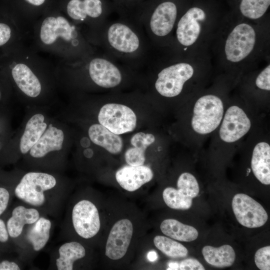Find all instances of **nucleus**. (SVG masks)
<instances>
[{
  "label": "nucleus",
  "instance_id": "f257e3e1",
  "mask_svg": "<svg viewBox=\"0 0 270 270\" xmlns=\"http://www.w3.org/2000/svg\"><path fill=\"white\" fill-rule=\"evenodd\" d=\"M104 52L130 68L148 63L151 44L142 27L130 17L108 20L93 34Z\"/></svg>",
  "mask_w": 270,
  "mask_h": 270
},
{
  "label": "nucleus",
  "instance_id": "f03ea898",
  "mask_svg": "<svg viewBox=\"0 0 270 270\" xmlns=\"http://www.w3.org/2000/svg\"><path fill=\"white\" fill-rule=\"evenodd\" d=\"M176 2L172 0H147L128 17L142 27L151 44H160L174 30L178 16Z\"/></svg>",
  "mask_w": 270,
  "mask_h": 270
},
{
  "label": "nucleus",
  "instance_id": "7ed1b4c3",
  "mask_svg": "<svg viewBox=\"0 0 270 270\" xmlns=\"http://www.w3.org/2000/svg\"><path fill=\"white\" fill-rule=\"evenodd\" d=\"M40 36L46 45L52 44L61 38L70 44L80 61L94 54L91 46L76 27L61 15L45 18L41 25Z\"/></svg>",
  "mask_w": 270,
  "mask_h": 270
},
{
  "label": "nucleus",
  "instance_id": "20e7f679",
  "mask_svg": "<svg viewBox=\"0 0 270 270\" xmlns=\"http://www.w3.org/2000/svg\"><path fill=\"white\" fill-rule=\"evenodd\" d=\"M90 80L97 86L104 89L118 87L124 80L125 73L130 67L110 56L102 54L90 55L82 60Z\"/></svg>",
  "mask_w": 270,
  "mask_h": 270
},
{
  "label": "nucleus",
  "instance_id": "39448f33",
  "mask_svg": "<svg viewBox=\"0 0 270 270\" xmlns=\"http://www.w3.org/2000/svg\"><path fill=\"white\" fill-rule=\"evenodd\" d=\"M63 8L76 24H87L92 35L114 12L110 0H63Z\"/></svg>",
  "mask_w": 270,
  "mask_h": 270
},
{
  "label": "nucleus",
  "instance_id": "423d86ee",
  "mask_svg": "<svg viewBox=\"0 0 270 270\" xmlns=\"http://www.w3.org/2000/svg\"><path fill=\"white\" fill-rule=\"evenodd\" d=\"M57 185V180L53 175L30 172L22 178L14 189V194L25 204L38 209L46 204Z\"/></svg>",
  "mask_w": 270,
  "mask_h": 270
},
{
  "label": "nucleus",
  "instance_id": "0eeeda50",
  "mask_svg": "<svg viewBox=\"0 0 270 270\" xmlns=\"http://www.w3.org/2000/svg\"><path fill=\"white\" fill-rule=\"evenodd\" d=\"M224 112V102L219 96L212 94L200 96L193 106L192 130L199 136L210 134L219 127Z\"/></svg>",
  "mask_w": 270,
  "mask_h": 270
},
{
  "label": "nucleus",
  "instance_id": "6e6552de",
  "mask_svg": "<svg viewBox=\"0 0 270 270\" xmlns=\"http://www.w3.org/2000/svg\"><path fill=\"white\" fill-rule=\"evenodd\" d=\"M194 70L187 62H177L160 69L154 81L156 91L161 96L172 98L180 95L185 83L194 75Z\"/></svg>",
  "mask_w": 270,
  "mask_h": 270
},
{
  "label": "nucleus",
  "instance_id": "1a4fd4ad",
  "mask_svg": "<svg viewBox=\"0 0 270 270\" xmlns=\"http://www.w3.org/2000/svg\"><path fill=\"white\" fill-rule=\"evenodd\" d=\"M100 124L117 134L133 131L136 126V116L128 106L117 103H108L98 114Z\"/></svg>",
  "mask_w": 270,
  "mask_h": 270
},
{
  "label": "nucleus",
  "instance_id": "9d476101",
  "mask_svg": "<svg viewBox=\"0 0 270 270\" xmlns=\"http://www.w3.org/2000/svg\"><path fill=\"white\" fill-rule=\"evenodd\" d=\"M252 124L245 110L238 106L232 105L224 112L219 126L220 140L226 144L235 143L248 132Z\"/></svg>",
  "mask_w": 270,
  "mask_h": 270
},
{
  "label": "nucleus",
  "instance_id": "9b49d317",
  "mask_svg": "<svg viewBox=\"0 0 270 270\" xmlns=\"http://www.w3.org/2000/svg\"><path fill=\"white\" fill-rule=\"evenodd\" d=\"M71 221L76 234L85 240L94 237L100 230L98 210L96 206L88 200H79L74 206Z\"/></svg>",
  "mask_w": 270,
  "mask_h": 270
},
{
  "label": "nucleus",
  "instance_id": "f8f14e48",
  "mask_svg": "<svg viewBox=\"0 0 270 270\" xmlns=\"http://www.w3.org/2000/svg\"><path fill=\"white\" fill-rule=\"evenodd\" d=\"M177 188L169 186L164 190L162 198L164 202L172 209H189L192 206V199L200 192L196 178L190 172L182 173L178 179Z\"/></svg>",
  "mask_w": 270,
  "mask_h": 270
},
{
  "label": "nucleus",
  "instance_id": "ddd939ff",
  "mask_svg": "<svg viewBox=\"0 0 270 270\" xmlns=\"http://www.w3.org/2000/svg\"><path fill=\"white\" fill-rule=\"evenodd\" d=\"M256 34L250 24L242 23L236 26L230 33L226 42L224 52L226 59L238 62L248 56L253 50Z\"/></svg>",
  "mask_w": 270,
  "mask_h": 270
},
{
  "label": "nucleus",
  "instance_id": "4468645a",
  "mask_svg": "<svg viewBox=\"0 0 270 270\" xmlns=\"http://www.w3.org/2000/svg\"><path fill=\"white\" fill-rule=\"evenodd\" d=\"M232 206L236 220L244 226L257 228L264 226L268 220V215L264 207L246 194H236Z\"/></svg>",
  "mask_w": 270,
  "mask_h": 270
},
{
  "label": "nucleus",
  "instance_id": "2eb2a0df",
  "mask_svg": "<svg viewBox=\"0 0 270 270\" xmlns=\"http://www.w3.org/2000/svg\"><path fill=\"white\" fill-rule=\"evenodd\" d=\"M133 225L127 218L117 221L112 228L106 245V256L112 260H118L126 254L130 244Z\"/></svg>",
  "mask_w": 270,
  "mask_h": 270
},
{
  "label": "nucleus",
  "instance_id": "dca6fc26",
  "mask_svg": "<svg viewBox=\"0 0 270 270\" xmlns=\"http://www.w3.org/2000/svg\"><path fill=\"white\" fill-rule=\"evenodd\" d=\"M206 14L201 8H190L177 22L176 40L182 46H188L197 40L201 30L200 22L206 18Z\"/></svg>",
  "mask_w": 270,
  "mask_h": 270
},
{
  "label": "nucleus",
  "instance_id": "f3484780",
  "mask_svg": "<svg viewBox=\"0 0 270 270\" xmlns=\"http://www.w3.org/2000/svg\"><path fill=\"white\" fill-rule=\"evenodd\" d=\"M116 179L120 186L128 192H134L150 182L154 176L152 170L148 166H124L116 173Z\"/></svg>",
  "mask_w": 270,
  "mask_h": 270
},
{
  "label": "nucleus",
  "instance_id": "a211bd4d",
  "mask_svg": "<svg viewBox=\"0 0 270 270\" xmlns=\"http://www.w3.org/2000/svg\"><path fill=\"white\" fill-rule=\"evenodd\" d=\"M64 135L62 130L50 125L29 153L34 158H41L48 153L62 149Z\"/></svg>",
  "mask_w": 270,
  "mask_h": 270
},
{
  "label": "nucleus",
  "instance_id": "6ab92c4d",
  "mask_svg": "<svg viewBox=\"0 0 270 270\" xmlns=\"http://www.w3.org/2000/svg\"><path fill=\"white\" fill-rule=\"evenodd\" d=\"M250 166L256 178L262 184H270V145L260 141L253 148Z\"/></svg>",
  "mask_w": 270,
  "mask_h": 270
},
{
  "label": "nucleus",
  "instance_id": "aec40b11",
  "mask_svg": "<svg viewBox=\"0 0 270 270\" xmlns=\"http://www.w3.org/2000/svg\"><path fill=\"white\" fill-rule=\"evenodd\" d=\"M40 216V212L36 208L23 205L14 208L6 223L10 237L14 238L19 237L26 226L34 224Z\"/></svg>",
  "mask_w": 270,
  "mask_h": 270
},
{
  "label": "nucleus",
  "instance_id": "412c9836",
  "mask_svg": "<svg viewBox=\"0 0 270 270\" xmlns=\"http://www.w3.org/2000/svg\"><path fill=\"white\" fill-rule=\"evenodd\" d=\"M12 74L19 89L26 96L35 98L40 94V82L27 65L23 63L16 64L12 70Z\"/></svg>",
  "mask_w": 270,
  "mask_h": 270
},
{
  "label": "nucleus",
  "instance_id": "4be33fe9",
  "mask_svg": "<svg viewBox=\"0 0 270 270\" xmlns=\"http://www.w3.org/2000/svg\"><path fill=\"white\" fill-rule=\"evenodd\" d=\"M52 224L50 220L44 216L24 228L26 242L34 252L42 250L48 242L50 235Z\"/></svg>",
  "mask_w": 270,
  "mask_h": 270
},
{
  "label": "nucleus",
  "instance_id": "5701e85b",
  "mask_svg": "<svg viewBox=\"0 0 270 270\" xmlns=\"http://www.w3.org/2000/svg\"><path fill=\"white\" fill-rule=\"evenodd\" d=\"M88 134L90 139L94 144L105 148L110 154H118L122 150V138L100 124H96L90 126Z\"/></svg>",
  "mask_w": 270,
  "mask_h": 270
},
{
  "label": "nucleus",
  "instance_id": "b1692460",
  "mask_svg": "<svg viewBox=\"0 0 270 270\" xmlns=\"http://www.w3.org/2000/svg\"><path fill=\"white\" fill-rule=\"evenodd\" d=\"M44 116L37 113L28 120L20 142V150L24 154L38 141L48 128Z\"/></svg>",
  "mask_w": 270,
  "mask_h": 270
},
{
  "label": "nucleus",
  "instance_id": "393cba45",
  "mask_svg": "<svg viewBox=\"0 0 270 270\" xmlns=\"http://www.w3.org/2000/svg\"><path fill=\"white\" fill-rule=\"evenodd\" d=\"M86 250L80 242L76 241L66 242L58 250V256L54 260V266L58 270H72L76 262L85 257Z\"/></svg>",
  "mask_w": 270,
  "mask_h": 270
},
{
  "label": "nucleus",
  "instance_id": "a878e982",
  "mask_svg": "<svg viewBox=\"0 0 270 270\" xmlns=\"http://www.w3.org/2000/svg\"><path fill=\"white\" fill-rule=\"evenodd\" d=\"M155 137L152 134L138 132L130 138L132 147L128 148L124 154L126 162L128 165H143L145 160V152L148 146L155 141Z\"/></svg>",
  "mask_w": 270,
  "mask_h": 270
},
{
  "label": "nucleus",
  "instance_id": "bb28decb",
  "mask_svg": "<svg viewBox=\"0 0 270 270\" xmlns=\"http://www.w3.org/2000/svg\"><path fill=\"white\" fill-rule=\"evenodd\" d=\"M202 252L205 260L209 264L218 268L232 266L236 259L235 252L228 244L218 248L206 246L202 248Z\"/></svg>",
  "mask_w": 270,
  "mask_h": 270
},
{
  "label": "nucleus",
  "instance_id": "cd10ccee",
  "mask_svg": "<svg viewBox=\"0 0 270 270\" xmlns=\"http://www.w3.org/2000/svg\"><path fill=\"white\" fill-rule=\"evenodd\" d=\"M160 229L164 235L182 242L194 241L198 236L195 228L174 219L164 220L160 225Z\"/></svg>",
  "mask_w": 270,
  "mask_h": 270
},
{
  "label": "nucleus",
  "instance_id": "c85d7f7f",
  "mask_svg": "<svg viewBox=\"0 0 270 270\" xmlns=\"http://www.w3.org/2000/svg\"><path fill=\"white\" fill-rule=\"evenodd\" d=\"M154 243L158 250L170 258H184L188 254V250L184 245L168 237L156 236Z\"/></svg>",
  "mask_w": 270,
  "mask_h": 270
},
{
  "label": "nucleus",
  "instance_id": "c756f323",
  "mask_svg": "<svg viewBox=\"0 0 270 270\" xmlns=\"http://www.w3.org/2000/svg\"><path fill=\"white\" fill-rule=\"evenodd\" d=\"M270 4V0H242L240 8L244 16L250 19L261 18Z\"/></svg>",
  "mask_w": 270,
  "mask_h": 270
},
{
  "label": "nucleus",
  "instance_id": "7c9ffc66",
  "mask_svg": "<svg viewBox=\"0 0 270 270\" xmlns=\"http://www.w3.org/2000/svg\"><path fill=\"white\" fill-rule=\"evenodd\" d=\"M120 16H128L139 5L147 0H110Z\"/></svg>",
  "mask_w": 270,
  "mask_h": 270
},
{
  "label": "nucleus",
  "instance_id": "2f4dec72",
  "mask_svg": "<svg viewBox=\"0 0 270 270\" xmlns=\"http://www.w3.org/2000/svg\"><path fill=\"white\" fill-rule=\"evenodd\" d=\"M270 246L259 248L255 253L254 262L260 270H270Z\"/></svg>",
  "mask_w": 270,
  "mask_h": 270
},
{
  "label": "nucleus",
  "instance_id": "473e14b6",
  "mask_svg": "<svg viewBox=\"0 0 270 270\" xmlns=\"http://www.w3.org/2000/svg\"><path fill=\"white\" fill-rule=\"evenodd\" d=\"M256 86L262 90H270V66L268 65L258 76L256 80Z\"/></svg>",
  "mask_w": 270,
  "mask_h": 270
},
{
  "label": "nucleus",
  "instance_id": "72a5a7b5",
  "mask_svg": "<svg viewBox=\"0 0 270 270\" xmlns=\"http://www.w3.org/2000/svg\"><path fill=\"white\" fill-rule=\"evenodd\" d=\"M178 270H204L205 268L202 264L196 259L188 258L182 260L179 263Z\"/></svg>",
  "mask_w": 270,
  "mask_h": 270
},
{
  "label": "nucleus",
  "instance_id": "f704fd0d",
  "mask_svg": "<svg viewBox=\"0 0 270 270\" xmlns=\"http://www.w3.org/2000/svg\"><path fill=\"white\" fill-rule=\"evenodd\" d=\"M22 4L30 8L38 9L46 6L50 0H20Z\"/></svg>",
  "mask_w": 270,
  "mask_h": 270
},
{
  "label": "nucleus",
  "instance_id": "c9c22d12",
  "mask_svg": "<svg viewBox=\"0 0 270 270\" xmlns=\"http://www.w3.org/2000/svg\"><path fill=\"white\" fill-rule=\"evenodd\" d=\"M10 193L5 188L0 187V216L6 210L10 200Z\"/></svg>",
  "mask_w": 270,
  "mask_h": 270
},
{
  "label": "nucleus",
  "instance_id": "e433bc0d",
  "mask_svg": "<svg viewBox=\"0 0 270 270\" xmlns=\"http://www.w3.org/2000/svg\"><path fill=\"white\" fill-rule=\"evenodd\" d=\"M11 29L6 24L0 23V46L6 44L10 39Z\"/></svg>",
  "mask_w": 270,
  "mask_h": 270
},
{
  "label": "nucleus",
  "instance_id": "4c0bfd02",
  "mask_svg": "<svg viewBox=\"0 0 270 270\" xmlns=\"http://www.w3.org/2000/svg\"><path fill=\"white\" fill-rule=\"evenodd\" d=\"M20 268L15 262L4 260L0 262V270H20Z\"/></svg>",
  "mask_w": 270,
  "mask_h": 270
},
{
  "label": "nucleus",
  "instance_id": "58836bf2",
  "mask_svg": "<svg viewBox=\"0 0 270 270\" xmlns=\"http://www.w3.org/2000/svg\"><path fill=\"white\" fill-rule=\"evenodd\" d=\"M9 236L6 226L4 220L0 218V242H6Z\"/></svg>",
  "mask_w": 270,
  "mask_h": 270
},
{
  "label": "nucleus",
  "instance_id": "ea45409f",
  "mask_svg": "<svg viewBox=\"0 0 270 270\" xmlns=\"http://www.w3.org/2000/svg\"><path fill=\"white\" fill-rule=\"evenodd\" d=\"M147 257L150 261L153 262L156 260L158 256L155 252L152 251L148 253Z\"/></svg>",
  "mask_w": 270,
  "mask_h": 270
},
{
  "label": "nucleus",
  "instance_id": "a19ab883",
  "mask_svg": "<svg viewBox=\"0 0 270 270\" xmlns=\"http://www.w3.org/2000/svg\"><path fill=\"white\" fill-rule=\"evenodd\" d=\"M80 144L83 147H88L90 145V140L87 138H84L80 140Z\"/></svg>",
  "mask_w": 270,
  "mask_h": 270
},
{
  "label": "nucleus",
  "instance_id": "79ce46f5",
  "mask_svg": "<svg viewBox=\"0 0 270 270\" xmlns=\"http://www.w3.org/2000/svg\"><path fill=\"white\" fill-rule=\"evenodd\" d=\"M93 150L90 148H86L84 152V156L88 158H91L93 156Z\"/></svg>",
  "mask_w": 270,
  "mask_h": 270
},
{
  "label": "nucleus",
  "instance_id": "37998d69",
  "mask_svg": "<svg viewBox=\"0 0 270 270\" xmlns=\"http://www.w3.org/2000/svg\"><path fill=\"white\" fill-rule=\"evenodd\" d=\"M169 268L171 270H178V264L176 262H171L168 264Z\"/></svg>",
  "mask_w": 270,
  "mask_h": 270
},
{
  "label": "nucleus",
  "instance_id": "c03bdc74",
  "mask_svg": "<svg viewBox=\"0 0 270 270\" xmlns=\"http://www.w3.org/2000/svg\"><path fill=\"white\" fill-rule=\"evenodd\" d=\"M0 98H1V93H0Z\"/></svg>",
  "mask_w": 270,
  "mask_h": 270
}]
</instances>
